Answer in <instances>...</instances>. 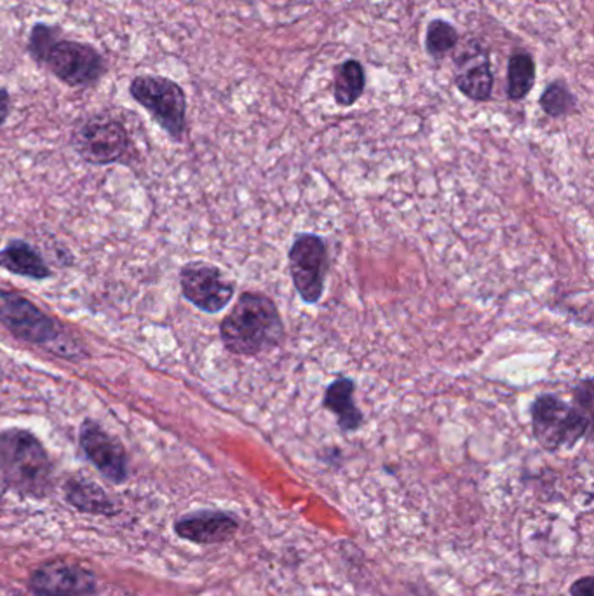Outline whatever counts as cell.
<instances>
[{
  "label": "cell",
  "instance_id": "cell-14",
  "mask_svg": "<svg viewBox=\"0 0 594 596\" xmlns=\"http://www.w3.org/2000/svg\"><path fill=\"white\" fill-rule=\"evenodd\" d=\"M356 384L353 378L341 377L324 390L323 407L336 417L342 433H354L365 424V416L354 401Z\"/></svg>",
  "mask_w": 594,
  "mask_h": 596
},
{
  "label": "cell",
  "instance_id": "cell-7",
  "mask_svg": "<svg viewBox=\"0 0 594 596\" xmlns=\"http://www.w3.org/2000/svg\"><path fill=\"white\" fill-rule=\"evenodd\" d=\"M79 154L90 163L110 164L130 160L133 154L128 129L112 117H91L74 135Z\"/></svg>",
  "mask_w": 594,
  "mask_h": 596
},
{
  "label": "cell",
  "instance_id": "cell-17",
  "mask_svg": "<svg viewBox=\"0 0 594 596\" xmlns=\"http://www.w3.org/2000/svg\"><path fill=\"white\" fill-rule=\"evenodd\" d=\"M537 70H535V61L528 52H516L509 58L508 63V98L513 102L528 96L530 91L534 87Z\"/></svg>",
  "mask_w": 594,
  "mask_h": 596
},
{
  "label": "cell",
  "instance_id": "cell-6",
  "mask_svg": "<svg viewBox=\"0 0 594 596\" xmlns=\"http://www.w3.org/2000/svg\"><path fill=\"white\" fill-rule=\"evenodd\" d=\"M288 262L289 274L301 302L307 305L318 304L323 299L330 272L326 241L310 232H301L289 248Z\"/></svg>",
  "mask_w": 594,
  "mask_h": 596
},
{
  "label": "cell",
  "instance_id": "cell-18",
  "mask_svg": "<svg viewBox=\"0 0 594 596\" xmlns=\"http://www.w3.org/2000/svg\"><path fill=\"white\" fill-rule=\"evenodd\" d=\"M67 498H69L70 504H74L78 510L86 511V513L105 515V513L114 511L104 490L98 489L91 481L70 480L67 483Z\"/></svg>",
  "mask_w": 594,
  "mask_h": 596
},
{
  "label": "cell",
  "instance_id": "cell-3",
  "mask_svg": "<svg viewBox=\"0 0 594 596\" xmlns=\"http://www.w3.org/2000/svg\"><path fill=\"white\" fill-rule=\"evenodd\" d=\"M532 433L544 451L558 452L573 448L586 437L593 416L575 405H569L556 395H540L530 407Z\"/></svg>",
  "mask_w": 594,
  "mask_h": 596
},
{
  "label": "cell",
  "instance_id": "cell-20",
  "mask_svg": "<svg viewBox=\"0 0 594 596\" xmlns=\"http://www.w3.org/2000/svg\"><path fill=\"white\" fill-rule=\"evenodd\" d=\"M540 108L549 117H563L575 108V96L563 82H553L538 100Z\"/></svg>",
  "mask_w": 594,
  "mask_h": 596
},
{
  "label": "cell",
  "instance_id": "cell-12",
  "mask_svg": "<svg viewBox=\"0 0 594 596\" xmlns=\"http://www.w3.org/2000/svg\"><path fill=\"white\" fill-rule=\"evenodd\" d=\"M455 86L474 102H487L494 91L490 56L478 40L467 43L455 58Z\"/></svg>",
  "mask_w": 594,
  "mask_h": 596
},
{
  "label": "cell",
  "instance_id": "cell-16",
  "mask_svg": "<svg viewBox=\"0 0 594 596\" xmlns=\"http://www.w3.org/2000/svg\"><path fill=\"white\" fill-rule=\"evenodd\" d=\"M0 266L5 267L13 274L25 276V278L44 279L51 274L40 255L22 241L11 243L8 248L0 252Z\"/></svg>",
  "mask_w": 594,
  "mask_h": 596
},
{
  "label": "cell",
  "instance_id": "cell-15",
  "mask_svg": "<svg viewBox=\"0 0 594 596\" xmlns=\"http://www.w3.org/2000/svg\"><path fill=\"white\" fill-rule=\"evenodd\" d=\"M333 96L338 107H353L367 87V73L358 60H347L336 65L333 73Z\"/></svg>",
  "mask_w": 594,
  "mask_h": 596
},
{
  "label": "cell",
  "instance_id": "cell-1",
  "mask_svg": "<svg viewBox=\"0 0 594 596\" xmlns=\"http://www.w3.org/2000/svg\"><path fill=\"white\" fill-rule=\"evenodd\" d=\"M225 349L253 358L280 348L286 337L277 305L265 293L245 292L221 326Z\"/></svg>",
  "mask_w": 594,
  "mask_h": 596
},
{
  "label": "cell",
  "instance_id": "cell-2",
  "mask_svg": "<svg viewBox=\"0 0 594 596\" xmlns=\"http://www.w3.org/2000/svg\"><path fill=\"white\" fill-rule=\"evenodd\" d=\"M51 460L34 434L22 430L0 433V477L17 492L43 498L51 487Z\"/></svg>",
  "mask_w": 594,
  "mask_h": 596
},
{
  "label": "cell",
  "instance_id": "cell-23",
  "mask_svg": "<svg viewBox=\"0 0 594 596\" xmlns=\"http://www.w3.org/2000/svg\"><path fill=\"white\" fill-rule=\"evenodd\" d=\"M594 581L591 575L581 577V580L573 581L570 586V595L572 596H593Z\"/></svg>",
  "mask_w": 594,
  "mask_h": 596
},
{
  "label": "cell",
  "instance_id": "cell-8",
  "mask_svg": "<svg viewBox=\"0 0 594 596\" xmlns=\"http://www.w3.org/2000/svg\"><path fill=\"white\" fill-rule=\"evenodd\" d=\"M181 292L190 304L207 314L224 311L233 301V281L218 269L204 262H192L180 272Z\"/></svg>",
  "mask_w": 594,
  "mask_h": 596
},
{
  "label": "cell",
  "instance_id": "cell-4",
  "mask_svg": "<svg viewBox=\"0 0 594 596\" xmlns=\"http://www.w3.org/2000/svg\"><path fill=\"white\" fill-rule=\"evenodd\" d=\"M130 95L173 140L180 142L187 129V95L177 81L143 73L130 82Z\"/></svg>",
  "mask_w": 594,
  "mask_h": 596
},
{
  "label": "cell",
  "instance_id": "cell-22",
  "mask_svg": "<svg viewBox=\"0 0 594 596\" xmlns=\"http://www.w3.org/2000/svg\"><path fill=\"white\" fill-rule=\"evenodd\" d=\"M573 405L593 416V381L591 377L584 378L573 387Z\"/></svg>",
  "mask_w": 594,
  "mask_h": 596
},
{
  "label": "cell",
  "instance_id": "cell-13",
  "mask_svg": "<svg viewBox=\"0 0 594 596\" xmlns=\"http://www.w3.org/2000/svg\"><path fill=\"white\" fill-rule=\"evenodd\" d=\"M239 519L224 511H199L175 524V533L195 545H221L236 536Z\"/></svg>",
  "mask_w": 594,
  "mask_h": 596
},
{
  "label": "cell",
  "instance_id": "cell-19",
  "mask_svg": "<svg viewBox=\"0 0 594 596\" xmlns=\"http://www.w3.org/2000/svg\"><path fill=\"white\" fill-rule=\"evenodd\" d=\"M456 43H459V34L452 23L435 20L427 26L426 49L435 60H441L448 52H452Z\"/></svg>",
  "mask_w": 594,
  "mask_h": 596
},
{
  "label": "cell",
  "instance_id": "cell-9",
  "mask_svg": "<svg viewBox=\"0 0 594 596\" xmlns=\"http://www.w3.org/2000/svg\"><path fill=\"white\" fill-rule=\"evenodd\" d=\"M0 325L26 342L44 346L60 339V328L48 314L22 295L5 290H0Z\"/></svg>",
  "mask_w": 594,
  "mask_h": 596
},
{
  "label": "cell",
  "instance_id": "cell-5",
  "mask_svg": "<svg viewBox=\"0 0 594 596\" xmlns=\"http://www.w3.org/2000/svg\"><path fill=\"white\" fill-rule=\"evenodd\" d=\"M39 67L70 87H93L107 73L104 55L87 43L66 39L61 35L44 55Z\"/></svg>",
  "mask_w": 594,
  "mask_h": 596
},
{
  "label": "cell",
  "instance_id": "cell-11",
  "mask_svg": "<svg viewBox=\"0 0 594 596\" xmlns=\"http://www.w3.org/2000/svg\"><path fill=\"white\" fill-rule=\"evenodd\" d=\"M81 446L87 459L95 464L107 480L122 483L128 478L124 448L102 425L93 421L84 422L81 428Z\"/></svg>",
  "mask_w": 594,
  "mask_h": 596
},
{
  "label": "cell",
  "instance_id": "cell-21",
  "mask_svg": "<svg viewBox=\"0 0 594 596\" xmlns=\"http://www.w3.org/2000/svg\"><path fill=\"white\" fill-rule=\"evenodd\" d=\"M61 28L58 25H49L46 22L34 23L26 40V52L35 63L40 65L44 55L48 52L55 40L60 39Z\"/></svg>",
  "mask_w": 594,
  "mask_h": 596
},
{
  "label": "cell",
  "instance_id": "cell-24",
  "mask_svg": "<svg viewBox=\"0 0 594 596\" xmlns=\"http://www.w3.org/2000/svg\"><path fill=\"white\" fill-rule=\"evenodd\" d=\"M9 110H11V95H9V91L5 87H0V128L8 120Z\"/></svg>",
  "mask_w": 594,
  "mask_h": 596
},
{
  "label": "cell",
  "instance_id": "cell-10",
  "mask_svg": "<svg viewBox=\"0 0 594 596\" xmlns=\"http://www.w3.org/2000/svg\"><path fill=\"white\" fill-rule=\"evenodd\" d=\"M31 589L37 596H90L96 592V577L78 563L55 560L32 574Z\"/></svg>",
  "mask_w": 594,
  "mask_h": 596
}]
</instances>
